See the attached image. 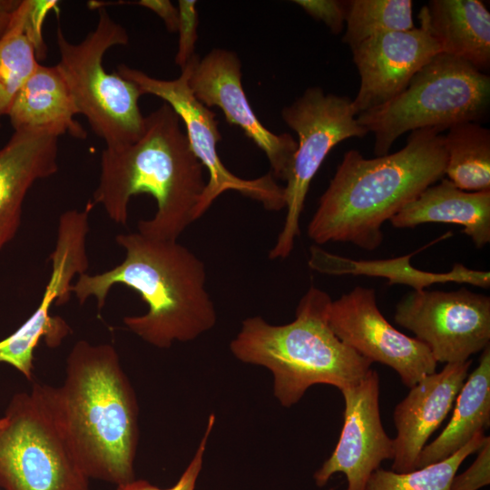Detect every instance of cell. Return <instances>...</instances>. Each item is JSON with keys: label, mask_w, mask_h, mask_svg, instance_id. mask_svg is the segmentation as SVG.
<instances>
[{"label": "cell", "mask_w": 490, "mask_h": 490, "mask_svg": "<svg viewBox=\"0 0 490 490\" xmlns=\"http://www.w3.org/2000/svg\"><path fill=\"white\" fill-rule=\"evenodd\" d=\"M441 132L413 131L401 150L371 159L354 149L346 152L309 222V238L315 245L336 241L367 250L378 248L382 224L445 177Z\"/></svg>", "instance_id": "6da1fadb"}, {"label": "cell", "mask_w": 490, "mask_h": 490, "mask_svg": "<svg viewBox=\"0 0 490 490\" xmlns=\"http://www.w3.org/2000/svg\"><path fill=\"white\" fill-rule=\"evenodd\" d=\"M125 251L123 260L97 274L78 276L72 294L83 304L94 298L98 310L111 289L118 284L136 291L147 304L142 316L123 318L124 325L145 342L160 348L174 341H190L211 329L217 314L206 289L203 261L173 240H159L141 233L115 238Z\"/></svg>", "instance_id": "7a4b0ae2"}, {"label": "cell", "mask_w": 490, "mask_h": 490, "mask_svg": "<svg viewBox=\"0 0 490 490\" xmlns=\"http://www.w3.org/2000/svg\"><path fill=\"white\" fill-rule=\"evenodd\" d=\"M204 167L191 150L182 122L166 103L144 117L133 142L104 148L99 181L90 201L101 205L115 223L125 225L132 196L146 193L156 212L138 222V232L177 240L194 220V209L206 185Z\"/></svg>", "instance_id": "3957f363"}, {"label": "cell", "mask_w": 490, "mask_h": 490, "mask_svg": "<svg viewBox=\"0 0 490 490\" xmlns=\"http://www.w3.org/2000/svg\"><path fill=\"white\" fill-rule=\"evenodd\" d=\"M54 404L84 474L118 485L133 481L138 407L119 355L110 344L77 341Z\"/></svg>", "instance_id": "277c9868"}, {"label": "cell", "mask_w": 490, "mask_h": 490, "mask_svg": "<svg viewBox=\"0 0 490 490\" xmlns=\"http://www.w3.org/2000/svg\"><path fill=\"white\" fill-rule=\"evenodd\" d=\"M331 301L327 292L311 286L300 299L293 321L271 325L260 316L250 317L230 342L238 359L271 371L274 396L283 407L296 404L313 385L342 390L358 383L371 369L372 362L330 328Z\"/></svg>", "instance_id": "5b68a950"}, {"label": "cell", "mask_w": 490, "mask_h": 490, "mask_svg": "<svg viewBox=\"0 0 490 490\" xmlns=\"http://www.w3.org/2000/svg\"><path fill=\"white\" fill-rule=\"evenodd\" d=\"M490 76L468 63L440 53L426 64L407 88L387 103L359 113L358 122L375 136L376 156L388 154L407 132H443L462 122L486 118Z\"/></svg>", "instance_id": "8992f818"}, {"label": "cell", "mask_w": 490, "mask_h": 490, "mask_svg": "<svg viewBox=\"0 0 490 490\" xmlns=\"http://www.w3.org/2000/svg\"><path fill=\"white\" fill-rule=\"evenodd\" d=\"M0 487L89 490L57 412L53 387L15 394L0 416Z\"/></svg>", "instance_id": "52a82bcc"}, {"label": "cell", "mask_w": 490, "mask_h": 490, "mask_svg": "<svg viewBox=\"0 0 490 490\" xmlns=\"http://www.w3.org/2000/svg\"><path fill=\"white\" fill-rule=\"evenodd\" d=\"M60 54L56 64L64 76L79 114L106 148L135 142L142 133L144 117L139 107L142 95L136 84L116 72L109 74L103 65L105 53L115 45H125L129 35L104 8L99 9L95 28L83 41L69 42L58 27Z\"/></svg>", "instance_id": "ba28073f"}, {"label": "cell", "mask_w": 490, "mask_h": 490, "mask_svg": "<svg viewBox=\"0 0 490 490\" xmlns=\"http://www.w3.org/2000/svg\"><path fill=\"white\" fill-rule=\"evenodd\" d=\"M353 100L348 96L325 93L315 86L306 89L281 111L284 122L299 137L287 184L284 187L286 218L270 260L286 259L299 236V218L312 179L328 152L349 138H362L368 132L357 119Z\"/></svg>", "instance_id": "9c48e42d"}, {"label": "cell", "mask_w": 490, "mask_h": 490, "mask_svg": "<svg viewBox=\"0 0 490 490\" xmlns=\"http://www.w3.org/2000/svg\"><path fill=\"white\" fill-rule=\"evenodd\" d=\"M193 58L173 80L158 79L124 64L118 65L116 73L136 84L142 94L149 93L162 99L174 110L185 127L191 152L209 172V181L194 209V220L201 218L227 191H235L257 201L269 211L284 209V187L277 183L270 172L260 178L245 180L234 175L220 161L217 144L221 135L216 114L197 100L189 86Z\"/></svg>", "instance_id": "30bf717a"}, {"label": "cell", "mask_w": 490, "mask_h": 490, "mask_svg": "<svg viewBox=\"0 0 490 490\" xmlns=\"http://www.w3.org/2000/svg\"><path fill=\"white\" fill-rule=\"evenodd\" d=\"M394 319L440 363L465 362L490 343V297L465 288L410 291L397 304Z\"/></svg>", "instance_id": "8fae6325"}, {"label": "cell", "mask_w": 490, "mask_h": 490, "mask_svg": "<svg viewBox=\"0 0 490 490\" xmlns=\"http://www.w3.org/2000/svg\"><path fill=\"white\" fill-rule=\"evenodd\" d=\"M328 318L330 328L343 343L372 363L390 367L409 388L436 372L437 362L427 346L387 320L371 288L357 286L331 301Z\"/></svg>", "instance_id": "7c38bea8"}, {"label": "cell", "mask_w": 490, "mask_h": 490, "mask_svg": "<svg viewBox=\"0 0 490 490\" xmlns=\"http://www.w3.org/2000/svg\"><path fill=\"white\" fill-rule=\"evenodd\" d=\"M241 63L238 54L213 48L191 64L189 86L206 107L220 108L226 121L242 130L267 156L273 177L287 181L298 142L287 132L277 134L255 115L241 83Z\"/></svg>", "instance_id": "4fadbf2b"}, {"label": "cell", "mask_w": 490, "mask_h": 490, "mask_svg": "<svg viewBox=\"0 0 490 490\" xmlns=\"http://www.w3.org/2000/svg\"><path fill=\"white\" fill-rule=\"evenodd\" d=\"M344 424L331 456L314 474L318 487L336 473L346 475V490H365L384 460L394 457L393 438L386 433L379 411V377L372 368L354 386L340 390Z\"/></svg>", "instance_id": "5bb4252c"}, {"label": "cell", "mask_w": 490, "mask_h": 490, "mask_svg": "<svg viewBox=\"0 0 490 490\" xmlns=\"http://www.w3.org/2000/svg\"><path fill=\"white\" fill-rule=\"evenodd\" d=\"M351 51L360 76L358 92L352 99L358 115L395 98L441 53L437 43L420 27L374 35Z\"/></svg>", "instance_id": "9a60e30c"}, {"label": "cell", "mask_w": 490, "mask_h": 490, "mask_svg": "<svg viewBox=\"0 0 490 490\" xmlns=\"http://www.w3.org/2000/svg\"><path fill=\"white\" fill-rule=\"evenodd\" d=\"M471 364L470 359L446 364L441 371L422 377L397 405L393 413L397 429L393 471L416 469L421 451L453 407Z\"/></svg>", "instance_id": "2e32d148"}, {"label": "cell", "mask_w": 490, "mask_h": 490, "mask_svg": "<svg viewBox=\"0 0 490 490\" xmlns=\"http://www.w3.org/2000/svg\"><path fill=\"white\" fill-rule=\"evenodd\" d=\"M59 136L45 130H15L0 149V252L15 236L25 196L58 171Z\"/></svg>", "instance_id": "e0dca14e"}, {"label": "cell", "mask_w": 490, "mask_h": 490, "mask_svg": "<svg viewBox=\"0 0 490 490\" xmlns=\"http://www.w3.org/2000/svg\"><path fill=\"white\" fill-rule=\"evenodd\" d=\"M420 28L443 54L478 71L490 68V13L479 0H431L420 9Z\"/></svg>", "instance_id": "ac0fdd59"}, {"label": "cell", "mask_w": 490, "mask_h": 490, "mask_svg": "<svg viewBox=\"0 0 490 490\" xmlns=\"http://www.w3.org/2000/svg\"><path fill=\"white\" fill-rule=\"evenodd\" d=\"M397 229L424 223H452L463 227L477 248L490 242V191H466L447 178L426 188L389 220Z\"/></svg>", "instance_id": "d6986e66"}, {"label": "cell", "mask_w": 490, "mask_h": 490, "mask_svg": "<svg viewBox=\"0 0 490 490\" xmlns=\"http://www.w3.org/2000/svg\"><path fill=\"white\" fill-rule=\"evenodd\" d=\"M79 114L67 83L55 66L38 64L15 96L7 113L14 130L49 131L85 139L87 132L74 116Z\"/></svg>", "instance_id": "ffe728a7"}, {"label": "cell", "mask_w": 490, "mask_h": 490, "mask_svg": "<svg viewBox=\"0 0 490 490\" xmlns=\"http://www.w3.org/2000/svg\"><path fill=\"white\" fill-rule=\"evenodd\" d=\"M446 236H441L420 250H424ZM420 250L389 260H362L332 254L318 245H312L309 265L311 269L325 274L386 278L389 285L405 284L414 288V290L425 289L433 284L446 282L467 283L484 289L490 287L489 271L471 270L460 263L455 264L450 271L445 273L427 272L416 269L411 265L410 259Z\"/></svg>", "instance_id": "44dd1931"}, {"label": "cell", "mask_w": 490, "mask_h": 490, "mask_svg": "<svg viewBox=\"0 0 490 490\" xmlns=\"http://www.w3.org/2000/svg\"><path fill=\"white\" fill-rule=\"evenodd\" d=\"M490 424V345L477 367L467 375L456 398L450 421L441 434L421 451L416 469L446 459Z\"/></svg>", "instance_id": "7402d4cb"}, {"label": "cell", "mask_w": 490, "mask_h": 490, "mask_svg": "<svg viewBox=\"0 0 490 490\" xmlns=\"http://www.w3.org/2000/svg\"><path fill=\"white\" fill-rule=\"evenodd\" d=\"M447 130L445 175L461 190L490 191V130L471 122Z\"/></svg>", "instance_id": "603a6c76"}, {"label": "cell", "mask_w": 490, "mask_h": 490, "mask_svg": "<svg viewBox=\"0 0 490 490\" xmlns=\"http://www.w3.org/2000/svg\"><path fill=\"white\" fill-rule=\"evenodd\" d=\"M342 42L351 49L380 34L415 28L411 0L347 1Z\"/></svg>", "instance_id": "cb8c5ba5"}, {"label": "cell", "mask_w": 490, "mask_h": 490, "mask_svg": "<svg viewBox=\"0 0 490 490\" xmlns=\"http://www.w3.org/2000/svg\"><path fill=\"white\" fill-rule=\"evenodd\" d=\"M36 49L24 27L22 0L0 37V118L7 115L18 92L37 68Z\"/></svg>", "instance_id": "d4e9b609"}, {"label": "cell", "mask_w": 490, "mask_h": 490, "mask_svg": "<svg viewBox=\"0 0 490 490\" xmlns=\"http://www.w3.org/2000/svg\"><path fill=\"white\" fill-rule=\"evenodd\" d=\"M487 438L484 431L478 432L446 459L411 472L397 473L379 467L370 475L365 490H450L462 463L477 452Z\"/></svg>", "instance_id": "484cf974"}, {"label": "cell", "mask_w": 490, "mask_h": 490, "mask_svg": "<svg viewBox=\"0 0 490 490\" xmlns=\"http://www.w3.org/2000/svg\"><path fill=\"white\" fill-rule=\"evenodd\" d=\"M70 333V326L61 317L44 320L32 314L15 332L0 340V363L12 366L31 380L34 349L40 340L44 338L49 348H56Z\"/></svg>", "instance_id": "4316f807"}, {"label": "cell", "mask_w": 490, "mask_h": 490, "mask_svg": "<svg viewBox=\"0 0 490 490\" xmlns=\"http://www.w3.org/2000/svg\"><path fill=\"white\" fill-rule=\"evenodd\" d=\"M179 22L177 32L179 34L178 47L175 55V64L181 70L196 55L195 48L198 40V9L195 0L178 1Z\"/></svg>", "instance_id": "83f0119b"}, {"label": "cell", "mask_w": 490, "mask_h": 490, "mask_svg": "<svg viewBox=\"0 0 490 490\" xmlns=\"http://www.w3.org/2000/svg\"><path fill=\"white\" fill-rule=\"evenodd\" d=\"M214 424V416H210L208 426L200 446L192 460L179 478L170 488H159L145 480H133L128 484L118 485L117 490H195L196 482L202 467L203 455L210 433Z\"/></svg>", "instance_id": "f1b7e54d"}, {"label": "cell", "mask_w": 490, "mask_h": 490, "mask_svg": "<svg viewBox=\"0 0 490 490\" xmlns=\"http://www.w3.org/2000/svg\"><path fill=\"white\" fill-rule=\"evenodd\" d=\"M316 20L323 22L334 34L344 29L347 1L339 0H295L292 1Z\"/></svg>", "instance_id": "f546056e"}, {"label": "cell", "mask_w": 490, "mask_h": 490, "mask_svg": "<svg viewBox=\"0 0 490 490\" xmlns=\"http://www.w3.org/2000/svg\"><path fill=\"white\" fill-rule=\"evenodd\" d=\"M473 464L463 473L456 475L450 490H478L490 484V437L477 451Z\"/></svg>", "instance_id": "4dcf8cb0"}, {"label": "cell", "mask_w": 490, "mask_h": 490, "mask_svg": "<svg viewBox=\"0 0 490 490\" xmlns=\"http://www.w3.org/2000/svg\"><path fill=\"white\" fill-rule=\"evenodd\" d=\"M57 5V1L22 0L24 27L34 44L37 58L45 56L46 46L42 36V24L47 13Z\"/></svg>", "instance_id": "1f68e13d"}, {"label": "cell", "mask_w": 490, "mask_h": 490, "mask_svg": "<svg viewBox=\"0 0 490 490\" xmlns=\"http://www.w3.org/2000/svg\"><path fill=\"white\" fill-rule=\"evenodd\" d=\"M113 5H135L147 8L156 14L164 23L167 30L176 33L179 22L178 8L169 0H139V1H90V9L104 8Z\"/></svg>", "instance_id": "d6a6232c"}, {"label": "cell", "mask_w": 490, "mask_h": 490, "mask_svg": "<svg viewBox=\"0 0 490 490\" xmlns=\"http://www.w3.org/2000/svg\"><path fill=\"white\" fill-rule=\"evenodd\" d=\"M21 0H0V37L9 28Z\"/></svg>", "instance_id": "836d02e7"}, {"label": "cell", "mask_w": 490, "mask_h": 490, "mask_svg": "<svg viewBox=\"0 0 490 490\" xmlns=\"http://www.w3.org/2000/svg\"><path fill=\"white\" fill-rule=\"evenodd\" d=\"M1 125V124H0Z\"/></svg>", "instance_id": "e575fe53"}]
</instances>
